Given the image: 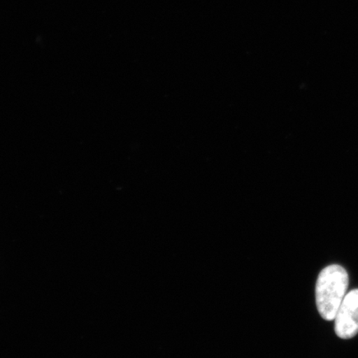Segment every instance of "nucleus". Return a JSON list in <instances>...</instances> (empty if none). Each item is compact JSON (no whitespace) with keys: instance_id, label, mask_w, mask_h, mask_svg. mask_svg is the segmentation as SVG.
<instances>
[{"instance_id":"nucleus-1","label":"nucleus","mask_w":358,"mask_h":358,"mask_svg":"<svg viewBox=\"0 0 358 358\" xmlns=\"http://www.w3.org/2000/svg\"><path fill=\"white\" fill-rule=\"evenodd\" d=\"M348 283V272L341 266H329L320 272L316 284V304L324 320H335L346 296Z\"/></svg>"},{"instance_id":"nucleus-2","label":"nucleus","mask_w":358,"mask_h":358,"mask_svg":"<svg viewBox=\"0 0 358 358\" xmlns=\"http://www.w3.org/2000/svg\"><path fill=\"white\" fill-rule=\"evenodd\" d=\"M335 333L349 339L358 334V289L346 294L335 317Z\"/></svg>"}]
</instances>
